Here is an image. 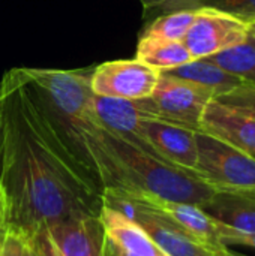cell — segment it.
Wrapping results in <instances>:
<instances>
[{
    "instance_id": "6da1fadb",
    "label": "cell",
    "mask_w": 255,
    "mask_h": 256,
    "mask_svg": "<svg viewBox=\"0 0 255 256\" xmlns=\"http://www.w3.org/2000/svg\"><path fill=\"white\" fill-rule=\"evenodd\" d=\"M0 117L5 226L27 236L56 220L99 218V184L48 118L20 68L0 81Z\"/></svg>"
},
{
    "instance_id": "7a4b0ae2",
    "label": "cell",
    "mask_w": 255,
    "mask_h": 256,
    "mask_svg": "<svg viewBox=\"0 0 255 256\" xmlns=\"http://www.w3.org/2000/svg\"><path fill=\"white\" fill-rule=\"evenodd\" d=\"M84 142L102 189L122 188L165 201L194 204L201 208L219 190L195 172L167 164L102 128L87 130Z\"/></svg>"
},
{
    "instance_id": "3957f363",
    "label": "cell",
    "mask_w": 255,
    "mask_h": 256,
    "mask_svg": "<svg viewBox=\"0 0 255 256\" xmlns=\"http://www.w3.org/2000/svg\"><path fill=\"white\" fill-rule=\"evenodd\" d=\"M92 70L93 68L77 70L20 68L23 78L36 94L48 118L102 190L101 180L84 142L87 130L101 128L93 112Z\"/></svg>"
},
{
    "instance_id": "277c9868",
    "label": "cell",
    "mask_w": 255,
    "mask_h": 256,
    "mask_svg": "<svg viewBox=\"0 0 255 256\" xmlns=\"http://www.w3.org/2000/svg\"><path fill=\"white\" fill-rule=\"evenodd\" d=\"M102 202L134 220L170 256H221L155 206L147 195L122 188H107L102 192Z\"/></svg>"
},
{
    "instance_id": "5b68a950",
    "label": "cell",
    "mask_w": 255,
    "mask_h": 256,
    "mask_svg": "<svg viewBox=\"0 0 255 256\" xmlns=\"http://www.w3.org/2000/svg\"><path fill=\"white\" fill-rule=\"evenodd\" d=\"M195 174L219 190L255 189V158L228 142L197 130Z\"/></svg>"
},
{
    "instance_id": "8992f818",
    "label": "cell",
    "mask_w": 255,
    "mask_h": 256,
    "mask_svg": "<svg viewBox=\"0 0 255 256\" xmlns=\"http://www.w3.org/2000/svg\"><path fill=\"white\" fill-rule=\"evenodd\" d=\"M36 256H104L107 236L101 218L65 219L27 234Z\"/></svg>"
},
{
    "instance_id": "52a82bcc",
    "label": "cell",
    "mask_w": 255,
    "mask_h": 256,
    "mask_svg": "<svg viewBox=\"0 0 255 256\" xmlns=\"http://www.w3.org/2000/svg\"><path fill=\"white\" fill-rule=\"evenodd\" d=\"M213 99L210 90L161 72L152 94L137 102L153 118L200 130L204 108Z\"/></svg>"
},
{
    "instance_id": "ba28073f",
    "label": "cell",
    "mask_w": 255,
    "mask_h": 256,
    "mask_svg": "<svg viewBox=\"0 0 255 256\" xmlns=\"http://www.w3.org/2000/svg\"><path fill=\"white\" fill-rule=\"evenodd\" d=\"M161 72L138 58L111 60L93 66L92 90L98 96L140 100L155 90Z\"/></svg>"
},
{
    "instance_id": "9c48e42d",
    "label": "cell",
    "mask_w": 255,
    "mask_h": 256,
    "mask_svg": "<svg viewBox=\"0 0 255 256\" xmlns=\"http://www.w3.org/2000/svg\"><path fill=\"white\" fill-rule=\"evenodd\" d=\"M249 28L251 24L225 12L201 8L195 12V18L183 38V44L192 60L204 58L240 44L248 36Z\"/></svg>"
},
{
    "instance_id": "30bf717a",
    "label": "cell",
    "mask_w": 255,
    "mask_h": 256,
    "mask_svg": "<svg viewBox=\"0 0 255 256\" xmlns=\"http://www.w3.org/2000/svg\"><path fill=\"white\" fill-rule=\"evenodd\" d=\"M195 132L149 116L141 120V134L152 154L191 172H195L197 166Z\"/></svg>"
},
{
    "instance_id": "8fae6325",
    "label": "cell",
    "mask_w": 255,
    "mask_h": 256,
    "mask_svg": "<svg viewBox=\"0 0 255 256\" xmlns=\"http://www.w3.org/2000/svg\"><path fill=\"white\" fill-rule=\"evenodd\" d=\"M200 130L255 158V117L248 112L213 99L204 108Z\"/></svg>"
},
{
    "instance_id": "7c38bea8",
    "label": "cell",
    "mask_w": 255,
    "mask_h": 256,
    "mask_svg": "<svg viewBox=\"0 0 255 256\" xmlns=\"http://www.w3.org/2000/svg\"><path fill=\"white\" fill-rule=\"evenodd\" d=\"M93 112L98 120V124L104 130L152 154L141 134V120L149 114L140 108L137 100L104 98L95 94Z\"/></svg>"
},
{
    "instance_id": "4fadbf2b",
    "label": "cell",
    "mask_w": 255,
    "mask_h": 256,
    "mask_svg": "<svg viewBox=\"0 0 255 256\" xmlns=\"http://www.w3.org/2000/svg\"><path fill=\"white\" fill-rule=\"evenodd\" d=\"M99 218L116 256H170L123 213L104 206Z\"/></svg>"
},
{
    "instance_id": "5bb4252c",
    "label": "cell",
    "mask_w": 255,
    "mask_h": 256,
    "mask_svg": "<svg viewBox=\"0 0 255 256\" xmlns=\"http://www.w3.org/2000/svg\"><path fill=\"white\" fill-rule=\"evenodd\" d=\"M203 210L228 228L255 234V189L218 190Z\"/></svg>"
},
{
    "instance_id": "9a60e30c",
    "label": "cell",
    "mask_w": 255,
    "mask_h": 256,
    "mask_svg": "<svg viewBox=\"0 0 255 256\" xmlns=\"http://www.w3.org/2000/svg\"><path fill=\"white\" fill-rule=\"evenodd\" d=\"M149 196V195H147ZM155 206L164 210L168 216H171L177 224H180L188 232H191L195 238H198L203 244L210 248L212 250L222 254L227 246L222 244L219 236V222L207 214L201 207L186 202H173L159 198L149 196Z\"/></svg>"
},
{
    "instance_id": "2e32d148",
    "label": "cell",
    "mask_w": 255,
    "mask_h": 256,
    "mask_svg": "<svg viewBox=\"0 0 255 256\" xmlns=\"http://www.w3.org/2000/svg\"><path fill=\"white\" fill-rule=\"evenodd\" d=\"M164 74L194 82L200 87H204L213 93L215 99L243 86V82L239 78L228 74L227 70L216 66L215 63L209 62L207 58L191 60L177 68L164 70Z\"/></svg>"
},
{
    "instance_id": "e0dca14e",
    "label": "cell",
    "mask_w": 255,
    "mask_h": 256,
    "mask_svg": "<svg viewBox=\"0 0 255 256\" xmlns=\"http://www.w3.org/2000/svg\"><path fill=\"white\" fill-rule=\"evenodd\" d=\"M204 58L234 75L243 84L255 86V24H251L245 40Z\"/></svg>"
},
{
    "instance_id": "ac0fdd59",
    "label": "cell",
    "mask_w": 255,
    "mask_h": 256,
    "mask_svg": "<svg viewBox=\"0 0 255 256\" xmlns=\"http://www.w3.org/2000/svg\"><path fill=\"white\" fill-rule=\"evenodd\" d=\"M135 58L159 72L177 68L192 60L182 40H162L146 36H140L138 39Z\"/></svg>"
},
{
    "instance_id": "d6986e66",
    "label": "cell",
    "mask_w": 255,
    "mask_h": 256,
    "mask_svg": "<svg viewBox=\"0 0 255 256\" xmlns=\"http://www.w3.org/2000/svg\"><path fill=\"white\" fill-rule=\"evenodd\" d=\"M197 10H177L165 15H159L155 20L146 22L140 36L162 39V40H182L186 36Z\"/></svg>"
},
{
    "instance_id": "ffe728a7",
    "label": "cell",
    "mask_w": 255,
    "mask_h": 256,
    "mask_svg": "<svg viewBox=\"0 0 255 256\" xmlns=\"http://www.w3.org/2000/svg\"><path fill=\"white\" fill-rule=\"evenodd\" d=\"M144 10V21L149 22L159 15L177 10H198L201 9L200 0H140Z\"/></svg>"
},
{
    "instance_id": "44dd1931",
    "label": "cell",
    "mask_w": 255,
    "mask_h": 256,
    "mask_svg": "<svg viewBox=\"0 0 255 256\" xmlns=\"http://www.w3.org/2000/svg\"><path fill=\"white\" fill-rule=\"evenodd\" d=\"M201 8L225 12L246 24H255V0H200Z\"/></svg>"
},
{
    "instance_id": "7402d4cb",
    "label": "cell",
    "mask_w": 255,
    "mask_h": 256,
    "mask_svg": "<svg viewBox=\"0 0 255 256\" xmlns=\"http://www.w3.org/2000/svg\"><path fill=\"white\" fill-rule=\"evenodd\" d=\"M0 256H33L27 236L12 226L0 230Z\"/></svg>"
},
{
    "instance_id": "603a6c76",
    "label": "cell",
    "mask_w": 255,
    "mask_h": 256,
    "mask_svg": "<svg viewBox=\"0 0 255 256\" xmlns=\"http://www.w3.org/2000/svg\"><path fill=\"white\" fill-rule=\"evenodd\" d=\"M224 105L237 108L243 112H248L255 117V86H240L236 90L219 96L218 99H215Z\"/></svg>"
},
{
    "instance_id": "cb8c5ba5",
    "label": "cell",
    "mask_w": 255,
    "mask_h": 256,
    "mask_svg": "<svg viewBox=\"0 0 255 256\" xmlns=\"http://www.w3.org/2000/svg\"><path fill=\"white\" fill-rule=\"evenodd\" d=\"M219 236L224 246H246L255 249V234L251 232H242L233 228H228L227 225L219 222Z\"/></svg>"
},
{
    "instance_id": "d4e9b609",
    "label": "cell",
    "mask_w": 255,
    "mask_h": 256,
    "mask_svg": "<svg viewBox=\"0 0 255 256\" xmlns=\"http://www.w3.org/2000/svg\"><path fill=\"white\" fill-rule=\"evenodd\" d=\"M6 225V200L0 184V230Z\"/></svg>"
},
{
    "instance_id": "484cf974",
    "label": "cell",
    "mask_w": 255,
    "mask_h": 256,
    "mask_svg": "<svg viewBox=\"0 0 255 256\" xmlns=\"http://www.w3.org/2000/svg\"><path fill=\"white\" fill-rule=\"evenodd\" d=\"M221 256H246V255H242V254H237V252H233V250H230L228 248L221 254Z\"/></svg>"
},
{
    "instance_id": "4316f807",
    "label": "cell",
    "mask_w": 255,
    "mask_h": 256,
    "mask_svg": "<svg viewBox=\"0 0 255 256\" xmlns=\"http://www.w3.org/2000/svg\"><path fill=\"white\" fill-rule=\"evenodd\" d=\"M104 256H116V254L113 252V249L110 248V244H107V250H105V255Z\"/></svg>"
},
{
    "instance_id": "83f0119b",
    "label": "cell",
    "mask_w": 255,
    "mask_h": 256,
    "mask_svg": "<svg viewBox=\"0 0 255 256\" xmlns=\"http://www.w3.org/2000/svg\"><path fill=\"white\" fill-rule=\"evenodd\" d=\"M0 141H2V117H0Z\"/></svg>"
},
{
    "instance_id": "f1b7e54d",
    "label": "cell",
    "mask_w": 255,
    "mask_h": 256,
    "mask_svg": "<svg viewBox=\"0 0 255 256\" xmlns=\"http://www.w3.org/2000/svg\"><path fill=\"white\" fill-rule=\"evenodd\" d=\"M32 250H33V249H32ZM33 256H36V254H35V252H33Z\"/></svg>"
}]
</instances>
